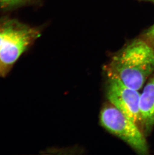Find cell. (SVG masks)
<instances>
[{"instance_id": "cell-1", "label": "cell", "mask_w": 154, "mask_h": 155, "mask_svg": "<svg viewBox=\"0 0 154 155\" xmlns=\"http://www.w3.org/2000/svg\"><path fill=\"white\" fill-rule=\"evenodd\" d=\"M108 78L139 91L154 73V47L143 39L128 43L104 67Z\"/></svg>"}, {"instance_id": "cell-2", "label": "cell", "mask_w": 154, "mask_h": 155, "mask_svg": "<svg viewBox=\"0 0 154 155\" xmlns=\"http://www.w3.org/2000/svg\"><path fill=\"white\" fill-rule=\"evenodd\" d=\"M40 35L38 28L15 20L0 21V78L9 74L16 62Z\"/></svg>"}, {"instance_id": "cell-4", "label": "cell", "mask_w": 154, "mask_h": 155, "mask_svg": "<svg viewBox=\"0 0 154 155\" xmlns=\"http://www.w3.org/2000/svg\"><path fill=\"white\" fill-rule=\"evenodd\" d=\"M108 79L107 97L110 103L131 120L141 125L138 91L128 87L114 78Z\"/></svg>"}, {"instance_id": "cell-5", "label": "cell", "mask_w": 154, "mask_h": 155, "mask_svg": "<svg viewBox=\"0 0 154 155\" xmlns=\"http://www.w3.org/2000/svg\"><path fill=\"white\" fill-rule=\"evenodd\" d=\"M140 111L142 131L147 136L154 126V75L147 82L140 94Z\"/></svg>"}, {"instance_id": "cell-3", "label": "cell", "mask_w": 154, "mask_h": 155, "mask_svg": "<svg viewBox=\"0 0 154 155\" xmlns=\"http://www.w3.org/2000/svg\"><path fill=\"white\" fill-rule=\"evenodd\" d=\"M100 121L104 128L128 143L138 154L148 153L145 135L138 124L111 104H107L102 108Z\"/></svg>"}, {"instance_id": "cell-8", "label": "cell", "mask_w": 154, "mask_h": 155, "mask_svg": "<svg viewBox=\"0 0 154 155\" xmlns=\"http://www.w3.org/2000/svg\"><path fill=\"white\" fill-rule=\"evenodd\" d=\"M146 1H148L152 2L154 3V0H146Z\"/></svg>"}, {"instance_id": "cell-6", "label": "cell", "mask_w": 154, "mask_h": 155, "mask_svg": "<svg viewBox=\"0 0 154 155\" xmlns=\"http://www.w3.org/2000/svg\"><path fill=\"white\" fill-rule=\"evenodd\" d=\"M143 38L154 47V24L144 32Z\"/></svg>"}, {"instance_id": "cell-7", "label": "cell", "mask_w": 154, "mask_h": 155, "mask_svg": "<svg viewBox=\"0 0 154 155\" xmlns=\"http://www.w3.org/2000/svg\"><path fill=\"white\" fill-rule=\"evenodd\" d=\"M30 0H0V6L9 7L19 4Z\"/></svg>"}]
</instances>
